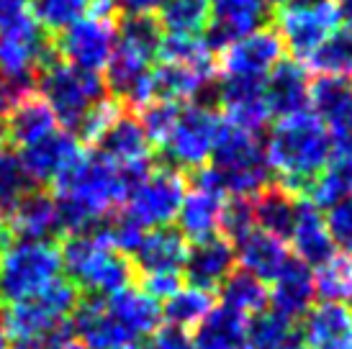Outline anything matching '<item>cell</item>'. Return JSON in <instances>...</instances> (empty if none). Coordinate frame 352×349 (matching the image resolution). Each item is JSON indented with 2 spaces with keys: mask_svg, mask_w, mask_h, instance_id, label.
I'll return each instance as SVG.
<instances>
[{
  "mask_svg": "<svg viewBox=\"0 0 352 349\" xmlns=\"http://www.w3.org/2000/svg\"><path fill=\"white\" fill-rule=\"evenodd\" d=\"M265 157L270 172H278V183L294 195L306 198L311 183L332 162V139L322 118L311 111L278 118L270 128Z\"/></svg>",
  "mask_w": 352,
  "mask_h": 349,
  "instance_id": "obj_1",
  "label": "cell"
},
{
  "mask_svg": "<svg viewBox=\"0 0 352 349\" xmlns=\"http://www.w3.org/2000/svg\"><path fill=\"white\" fill-rule=\"evenodd\" d=\"M80 303V288L59 275L50 288L3 311L6 339L16 349H54L69 341V316Z\"/></svg>",
  "mask_w": 352,
  "mask_h": 349,
  "instance_id": "obj_2",
  "label": "cell"
},
{
  "mask_svg": "<svg viewBox=\"0 0 352 349\" xmlns=\"http://www.w3.org/2000/svg\"><path fill=\"white\" fill-rule=\"evenodd\" d=\"M193 185L216 190L226 198H252L270 183V165L265 146L254 134H247L232 124H221L211 159L193 174Z\"/></svg>",
  "mask_w": 352,
  "mask_h": 349,
  "instance_id": "obj_3",
  "label": "cell"
},
{
  "mask_svg": "<svg viewBox=\"0 0 352 349\" xmlns=\"http://www.w3.org/2000/svg\"><path fill=\"white\" fill-rule=\"evenodd\" d=\"M59 257H62V270L67 272V280H72L88 295L108 298L129 288L137 278L131 260L103 244L96 234L65 236Z\"/></svg>",
  "mask_w": 352,
  "mask_h": 349,
  "instance_id": "obj_4",
  "label": "cell"
},
{
  "mask_svg": "<svg viewBox=\"0 0 352 349\" xmlns=\"http://www.w3.org/2000/svg\"><path fill=\"white\" fill-rule=\"evenodd\" d=\"M36 90V95L52 108L57 124L67 128V134H75V128L90 113V108L108 98L106 80L100 72L78 69L59 57L39 69Z\"/></svg>",
  "mask_w": 352,
  "mask_h": 349,
  "instance_id": "obj_5",
  "label": "cell"
},
{
  "mask_svg": "<svg viewBox=\"0 0 352 349\" xmlns=\"http://www.w3.org/2000/svg\"><path fill=\"white\" fill-rule=\"evenodd\" d=\"M118 21L121 13L113 0H93L82 19L54 36L57 57L78 69L103 72L116 47Z\"/></svg>",
  "mask_w": 352,
  "mask_h": 349,
  "instance_id": "obj_6",
  "label": "cell"
},
{
  "mask_svg": "<svg viewBox=\"0 0 352 349\" xmlns=\"http://www.w3.org/2000/svg\"><path fill=\"white\" fill-rule=\"evenodd\" d=\"M62 275V257L54 242L10 244L0 257V293L3 301L19 303L39 295Z\"/></svg>",
  "mask_w": 352,
  "mask_h": 349,
  "instance_id": "obj_7",
  "label": "cell"
},
{
  "mask_svg": "<svg viewBox=\"0 0 352 349\" xmlns=\"http://www.w3.org/2000/svg\"><path fill=\"white\" fill-rule=\"evenodd\" d=\"M275 34L294 57L309 59L340 26L334 0H285L273 10Z\"/></svg>",
  "mask_w": 352,
  "mask_h": 349,
  "instance_id": "obj_8",
  "label": "cell"
},
{
  "mask_svg": "<svg viewBox=\"0 0 352 349\" xmlns=\"http://www.w3.org/2000/svg\"><path fill=\"white\" fill-rule=\"evenodd\" d=\"M224 124L221 113L208 103H188L180 106L173 131L162 144V152L175 170H204L211 159L219 128Z\"/></svg>",
  "mask_w": 352,
  "mask_h": 349,
  "instance_id": "obj_9",
  "label": "cell"
},
{
  "mask_svg": "<svg viewBox=\"0 0 352 349\" xmlns=\"http://www.w3.org/2000/svg\"><path fill=\"white\" fill-rule=\"evenodd\" d=\"M188 183L190 180L180 170L170 165H157L144 180H139L131 188L126 203H124V211L144 232L160 229V226H170V221L177 216L180 203H183V198L188 193Z\"/></svg>",
  "mask_w": 352,
  "mask_h": 349,
  "instance_id": "obj_10",
  "label": "cell"
},
{
  "mask_svg": "<svg viewBox=\"0 0 352 349\" xmlns=\"http://www.w3.org/2000/svg\"><path fill=\"white\" fill-rule=\"evenodd\" d=\"M283 59V44L275 29H257L247 36H239L226 44L219 57L216 69L221 78H247L265 80V75Z\"/></svg>",
  "mask_w": 352,
  "mask_h": 349,
  "instance_id": "obj_11",
  "label": "cell"
},
{
  "mask_svg": "<svg viewBox=\"0 0 352 349\" xmlns=\"http://www.w3.org/2000/svg\"><path fill=\"white\" fill-rule=\"evenodd\" d=\"M85 155H88V149L80 144L75 136L57 128L54 134L44 136L34 144L21 146L16 157L29 177V183L44 188V185L57 183L59 177L72 165H78Z\"/></svg>",
  "mask_w": 352,
  "mask_h": 349,
  "instance_id": "obj_12",
  "label": "cell"
},
{
  "mask_svg": "<svg viewBox=\"0 0 352 349\" xmlns=\"http://www.w3.org/2000/svg\"><path fill=\"white\" fill-rule=\"evenodd\" d=\"M216 75V57L201 65H177V62H160L157 67L149 69V90L152 100H165V103H201L206 90L214 85Z\"/></svg>",
  "mask_w": 352,
  "mask_h": 349,
  "instance_id": "obj_13",
  "label": "cell"
},
{
  "mask_svg": "<svg viewBox=\"0 0 352 349\" xmlns=\"http://www.w3.org/2000/svg\"><path fill=\"white\" fill-rule=\"evenodd\" d=\"M267 19H273V8L265 0H214L211 26L204 34L206 47L211 52H221L239 36L265 29Z\"/></svg>",
  "mask_w": 352,
  "mask_h": 349,
  "instance_id": "obj_14",
  "label": "cell"
},
{
  "mask_svg": "<svg viewBox=\"0 0 352 349\" xmlns=\"http://www.w3.org/2000/svg\"><path fill=\"white\" fill-rule=\"evenodd\" d=\"M69 326L72 337H78L85 349H129L137 344V339L108 311L103 295L80 298L78 308L69 316Z\"/></svg>",
  "mask_w": 352,
  "mask_h": 349,
  "instance_id": "obj_15",
  "label": "cell"
},
{
  "mask_svg": "<svg viewBox=\"0 0 352 349\" xmlns=\"http://www.w3.org/2000/svg\"><path fill=\"white\" fill-rule=\"evenodd\" d=\"M216 100L224 111L226 124L242 128L247 134H257L270 121V108L265 103L263 80L224 78L216 90Z\"/></svg>",
  "mask_w": 352,
  "mask_h": 349,
  "instance_id": "obj_16",
  "label": "cell"
},
{
  "mask_svg": "<svg viewBox=\"0 0 352 349\" xmlns=\"http://www.w3.org/2000/svg\"><path fill=\"white\" fill-rule=\"evenodd\" d=\"M234 244L229 242L226 236H221V234H214L208 239L188 244V257L186 264H183V275H186L188 285L214 293L234 272Z\"/></svg>",
  "mask_w": 352,
  "mask_h": 349,
  "instance_id": "obj_17",
  "label": "cell"
},
{
  "mask_svg": "<svg viewBox=\"0 0 352 349\" xmlns=\"http://www.w3.org/2000/svg\"><path fill=\"white\" fill-rule=\"evenodd\" d=\"M263 90L270 116L285 118L309 111L311 78H309V69L303 67L298 59H280L265 75Z\"/></svg>",
  "mask_w": 352,
  "mask_h": 349,
  "instance_id": "obj_18",
  "label": "cell"
},
{
  "mask_svg": "<svg viewBox=\"0 0 352 349\" xmlns=\"http://www.w3.org/2000/svg\"><path fill=\"white\" fill-rule=\"evenodd\" d=\"M186 257V236L173 226H160V229H149L142 236V242L129 260L134 264L137 278H147V275H180Z\"/></svg>",
  "mask_w": 352,
  "mask_h": 349,
  "instance_id": "obj_19",
  "label": "cell"
},
{
  "mask_svg": "<svg viewBox=\"0 0 352 349\" xmlns=\"http://www.w3.org/2000/svg\"><path fill=\"white\" fill-rule=\"evenodd\" d=\"M93 149H96V155L106 157L108 162L118 167L155 165V146L144 134L137 113H121L116 124L108 128Z\"/></svg>",
  "mask_w": 352,
  "mask_h": 349,
  "instance_id": "obj_20",
  "label": "cell"
},
{
  "mask_svg": "<svg viewBox=\"0 0 352 349\" xmlns=\"http://www.w3.org/2000/svg\"><path fill=\"white\" fill-rule=\"evenodd\" d=\"M6 223L10 236H19L21 242H52V236L59 234L54 195L44 188H31L8 214Z\"/></svg>",
  "mask_w": 352,
  "mask_h": 349,
  "instance_id": "obj_21",
  "label": "cell"
},
{
  "mask_svg": "<svg viewBox=\"0 0 352 349\" xmlns=\"http://www.w3.org/2000/svg\"><path fill=\"white\" fill-rule=\"evenodd\" d=\"M298 337L306 349H352V308L347 303H322L303 316Z\"/></svg>",
  "mask_w": 352,
  "mask_h": 349,
  "instance_id": "obj_22",
  "label": "cell"
},
{
  "mask_svg": "<svg viewBox=\"0 0 352 349\" xmlns=\"http://www.w3.org/2000/svg\"><path fill=\"white\" fill-rule=\"evenodd\" d=\"M314 298H316V288H314L311 267H306L301 260L291 257V262L280 270V275L270 282L267 303L273 306L275 313H280L291 321H298L311 311Z\"/></svg>",
  "mask_w": 352,
  "mask_h": 349,
  "instance_id": "obj_23",
  "label": "cell"
},
{
  "mask_svg": "<svg viewBox=\"0 0 352 349\" xmlns=\"http://www.w3.org/2000/svg\"><path fill=\"white\" fill-rule=\"evenodd\" d=\"M291 242H294L296 260H301L306 267H322L324 262L337 254L324 223L322 208H316L309 198H298Z\"/></svg>",
  "mask_w": 352,
  "mask_h": 349,
  "instance_id": "obj_24",
  "label": "cell"
},
{
  "mask_svg": "<svg viewBox=\"0 0 352 349\" xmlns=\"http://www.w3.org/2000/svg\"><path fill=\"white\" fill-rule=\"evenodd\" d=\"M234 252L242 270L250 272L260 282H273L280 275V270L291 262V252H288L283 239H278L267 232H260V229H252L242 239H236Z\"/></svg>",
  "mask_w": 352,
  "mask_h": 349,
  "instance_id": "obj_25",
  "label": "cell"
},
{
  "mask_svg": "<svg viewBox=\"0 0 352 349\" xmlns=\"http://www.w3.org/2000/svg\"><path fill=\"white\" fill-rule=\"evenodd\" d=\"M224 195L193 185L188 188L186 198L177 211V232L186 236V242H201L219 234V218H221V208H224Z\"/></svg>",
  "mask_w": 352,
  "mask_h": 349,
  "instance_id": "obj_26",
  "label": "cell"
},
{
  "mask_svg": "<svg viewBox=\"0 0 352 349\" xmlns=\"http://www.w3.org/2000/svg\"><path fill=\"white\" fill-rule=\"evenodd\" d=\"M250 203H252L254 229L273 234V236L283 239V242L291 239L298 195H294L280 183H267L263 190H257L250 198Z\"/></svg>",
  "mask_w": 352,
  "mask_h": 349,
  "instance_id": "obj_27",
  "label": "cell"
},
{
  "mask_svg": "<svg viewBox=\"0 0 352 349\" xmlns=\"http://www.w3.org/2000/svg\"><path fill=\"white\" fill-rule=\"evenodd\" d=\"M106 306H108V311L116 316L118 324H121L137 341L142 339V337L155 334V331L160 329L162 306H160V301L149 298L142 288L129 285L124 291L108 295Z\"/></svg>",
  "mask_w": 352,
  "mask_h": 349,
  "instance_id": "obj_28",
  "label": "cell"
},
{
  "mask_svg": "<svg viewBox=\"0 0 352 349\" xmlns=\"http://www.w3.org/2000/svg\"><path fill=\"white\" fill-rule=\"evenodd\" d=\"M190 339L196 349H247V319L224 306H214Z\"/></svg>",
  "mask_w": 352,
  "mask_h": 349,
  "instance_id": "obj_29",
  "label": "cell"
},
{
  "mask_svg": "<svg viewBox=\"0 0 352 349\" xmlns=\"http://www.w3.org/2000/svg\"><path fill=\"white\" fill-rule=\"evenodd\" d=\"M6 126H8V142H13L21 149V146H29L44 139V136L54 134L57 131V118L36 93H31L29 98H23L19 106L10 111L8 118H6Z\"/></svg>",
  "mask_w": 352,
  "mask_h": 349,
  "instance_id": "obj_30",
  "label": "cell"
},
{
  "mask_svg": "<svg viewBox=\"0 0 352 349\" xmlns=\"http://www.w3.org/2000/svg\"><path fill=\"white\" fill-rule=\"evenodd\" d=\"M155 19L167 36L201 39L211 26V3L208 0H165L157 8Z\"/></svg>",
  "mask_w": 352,
  "mask_h": 349,
  "instance_id": "obj_31",
  "label": "cell"
},
{
  "mask_svg": "<svg viewBox=\"0 0 352 349\" xmlns=\"http://www.w3.org/2000/svg\"><path fill=\"white\" fill-rule=\"evenodd\" d=\"M296 321L285 319L273 308H265L247 319V349H291L298 344Z\"/></svg>",
  "mask_w": 352,
  "mask_h": 349,
  "instance_id": "obj_32",
  "label": "cell"
},
{
  "mask_svg": "<svg viewBox=\"0 0 352 349\" xmlns=\"http://www.w3.org/2000/svg\"><path fill=\"white\" fill-rule=\"evenodd\" d=\"M219 295H221V306L224 308L234 311V313L245 316V319H252L254 313L267 308V288H265V282H260L245 270L232 272L221 282Z\"/></svg>",
  "mask_w": 352,
  "mask_h": 349,
  "instance_id": "obj_33",
  "label": "cell"
},
{
  "mask_svg": "<svg viewBox=\"0 0 352 349\" xmlns=\"http://www.w3.org/2000/svg\"><path fill=\"white\" fill-rule=\"evenodd\" d=\"M211 308H214V293L188 285V288H180L173 298H167L162 306V319L167 326L188 331L196 329Z\"/></svg>",
  "mask_w": 352,
  "mask_h": 349,
  "instance_id": "obj_34",
  "label": "cell"
},
{
  "mask_svg": "<svg viewBox=\"0 0 352 349\" xmlns=\"http://www.w3.org/2000/svg\"><path fill=\"white\" fill-rule=\"evenodd\" d=\"M350 193H352V159L332 157V162L327 165V170L311 183L306 198L316 208H332L334 203H340Z\"/></svg>",
  "mask_w": 352,
  "mask_h": 349,
  "instance_id": "obj_35",
  "label": "cell"
},
{
  "mask_svg": "<svg viewBox=\"0 0 352 349\" xmlns=\"http://www.w3.org/2000/svg\"><path fill=\"white\" fill-rule=\"evenodd\" d=\"M309 67L316 75L352 80V31H334L309 57Z\"/></svg>",
  "mask_w": 352,
  "mask_h": 349,
  "instance_id": "obj_36",
  "label": "cell"
},
{
  "mask_svg": "<svg viewBox=\"0 0 352 349\" xmlns=\"http://www.w3.org/2000/svg\"><path fill=\"white\" fill-rule=\"evenodd\" d=\"M316 295L324 303H347L352 301V257L350 254H334L314 275Z\"/></svg>",
  "mask_w": 352,
  "mask_h": 349,
  "instance_id": "obj_37",
  "label": "cell"
},
{
  "mask_svg": "<svg viewBox=\"0 0 352 349\" xmlns=\"http://www.w3.org/2000/svg\"><path fill=\"white\" fill-rule=\"evenodd\" d=\"M90 3L93 0H34L31 16L47 34L57 36L88 13Z\"/></svg>",
  "mask_w": 352,
  "mask_h": 349,
  "instance_id": "obj_38",
  "label": "cell"
},
{
  "mask_svg": "<svg viewBox=\"0 0 352 349\" xmlns=\"http://www.w3.org/2000/svg\"><path fill=\"white\" fill-rule=\"evenodd\" d=\"M31 188L34 185L29 183L19 157L8 152V149H0V218L3 221L8 218V214Z\"/></svg>",
  "mask_w": 352,
  "mask_h": 349,
  "instance_id": "obj_39",
  "label": "cell"
},
{
  "mask_svg": "<svg viewBox=\"0 0 352 349\" xmlns=\"http://www.w3.org/2000/svg\"><path fill=\"white\" fill-rule=\"evenodd\" d=\"M121 113H124V106H121L118 100H113L111 95L103 98L98 106L90 108V113L80 121V126L75 128V134L72 136H75L85 149H88V146L93 149V146L103 139V134H106L108 128L116 124Z\"/></svg>",
  "mask_w": 352,
  "mask_h": 349,
  "instance_id": "obj_40",
  "label": "cell"
},
{
  "mask_svg": "<svg viewBox=\"0 0 352 349\" xmlns=\"http://www.w3.org/2000/svg\"><path fill=\"white\" fill-rule=\"evenodd\" d=\"M177 111H180V106H175V103L152 100L149 106H144L137 113L139 124H142V128H144V134L149 136L152 146H160V149H162L165 139L170 136V131H173V124H175V118H177Z\"/></svg>",
  "mask_w": 352,
  "mask_h": 349,
  "instance_id": "obj_41",
  "label": "cell"
},
{
  "mask_svg": "<svg viewBox=\"0 0 352 349\" xmlns=\"http://www.w3.org/2000/svg\"><path fill=\"white\" fill-rule=\"evenodd\" d=\"M252 229H254V216H252L250 198H229V201H224L221 218H219V234L234 244L236 239H242Z\"/></svg>",
  "mask_w": 352,
  "mask_h": 349,
  "instance_id": "obj_42",
  "label": "cell"
},
{
  "mask_svg": "<svg viewBox=\"0 0 352 349\" xmlns=\"http://www.w3.org/2000/svg\"><path fill=\"white\" fill-rule=\"evenodd\" d=\"M324 223H327V232L332 236L334 249L352 257V195L342 198L332 208H327Z\"/></svg>",
  "mask_w": 352,
  "mask_h": 349,
  "instance_id": "obj_43",
  "label": "cell"
},
{
  "mask_svg": "<svg viewBox=\"0 0 352 349\" xmlns=\"http://www.w3.org/2000/svg\"><path fill=\"white\" fill-rule=\"evenodd\" d=\"M324 126H327L329 139H332L334 157L352 159V98L324 124Z\"/></svg>",
  "mask_w": 352,
  "mask_h": 349,
  "instance_id": "obj_44",
  "label": "cell"
},
{
  "mask_svg": "<svg viewBox=\"0 0 352 349\" xmlns=\"http://www.w3.org/2000/svg\"><path fill=\"white\" fill-rule=\"evenodd\" d=\"M139 280H142V291L155 301H167L183 288L180 275H147V278H139Z\"/></svg>",
  "mask_w": 352,
  "mask_h": 349,
  "instance_id": "obj_45",
  "label": "cell"
},
{
  "mask_svg": "<svg viewBox=\"0 0 352 349\" xmlns=\"http://www.w3.org/2000/svg\"><path fill=\"white\" fill-rule=\"evenodd\" d=\"M155 349H196L193 339L188 337L186 329H175V326H160L155 331V339H152Z\"/></svg>",
  "mask_w": 352,
  "mask_h": 349,
  "instance_id": "obj_46",
  "label": "cell"
},
{
  "mask_svg": "<svg viewBox=\"0 0 352 349\" xmlns=\"http://www.w3.org/2000/svg\"><path fill=\"white\" fill-rule=\"evenodd\" d=\"M31 3L34 0H0V31L10 29L21 19L31 16Z\"/></svg>",
  "mask_w": 352,
  "mask_h": 349,
  "instance_id": "obj_47",
  "label": "cell"
},
{
  "mask_svg": "<svg viewBox=\"0 0 352 349\" xmlns=\"http://www.w3.org/2000/svg\"><path fill=\"white\" fill-rule=\"evenodd\" d=\"M165 0H113L121 16H155Z\"/></svg>",
  "mask_w": 352,
  "mask_h": 349,
  "instance_id": "obj_48",
  "label": "cell"
},
{
  "mask_svg": "<svg viewBox=\"0 0 352 349\" xmlns=\"http://www.w3.org/2000/svg\"><path fill=\"white\" fill-rule=\"evenodd\" d=\"M337 13H340V23L347 26V31H352V0H334Z\"/></svg>",
  "mask_w": 352,
  "mask_h": 349,
  "instance_id": "obj_49",
  "label": "cell"
},
{
  "mask_svg": "<svg viewBox=\"0 0 352 349\" xmlns=\"http://www.w3.org/2000/svg\"><path fill=\"white\" fill-rule=\"evenodd\" d=\"M10 239H13V236H10V232H8V223L0 218V257H3L6 249L10 247Z\"/></svg>",
  "mask_w": 352,
  "mask_h": 349,
  "instance_id": "obj_50",
  "label": "cell"
},
{
  "mask_svg": "<svg viewBox=\"0 0 352 349\" xmlns=\"http://www.w3.org/2000/svg\"><path fill=\"white\" fill-rule=\"evenodd\" d=\"M8 144V126H6V116H0V149Z\"/></svg>",
  "mask_w": 352,
  "mask_h": 349,
  "instance_id": "obj_51",
  "label": "cell"
},
{
  "mask_svg": "<svg viewBox=\"0 0 352 349\" xmlns=\"http://www.w3.org/2000/svg\"><path fill=\"white\" fill-rule=\"evenodd\" d=\"M54 349H85L80 341H75V339H69V341H65V344H59V347H54Z\"/></svg>",
  "mask_w": 352,
  "mask_h": 349,
  "instance_id": "obj_52",
  "label": "cell"
},
{
  "mask_svg": "<svg viewBox=\"0 0 352 349\" xmlns=\"http://www.w3.org/2000/svg\"><path fill=\"white\" fill-rule=\"evenodd\" d=\"M8 339H6V329H3V316H0V349H6Z\"/></svg>",
  "mask_w": 352,
  "mask_h": 349,
  "instance_id": "obj_53",
  "label": "cell"
},
{
  "mask_svg": "<svg viewBox=\"0 0 352 349\" xmlns=\"http://www.w3.org/2000/svg\"><path fill=\"white\" fill-rule=\"evenodd\" d=\"M129 349H155V347H152V344H139V341H137L134 347H129Z\"/></svg>",
  "mask_w": 352,
  "mask_h": 349,
  "instance_id": "obj_54",
  "label": "cell"
},
{
  "mask_svg": "<svg viewBox=\"0 0 352 349\" xmlns=\"http://www.w3.org/2000/svg\"><path fill=\"white\" fill-rule=\"evenodd\" d=\"M291 349H306V347H298V344H296V347H291Z\"/></svg>",
  "mask_w": 352,
  "mask_h": 349,
  "instance_id": "obj_55",
  "label": "cell"
},
{
  "mask_svg": "<svg viewBox=\"0 0 352 349\" xmlns=\"http://www.w3.org/2000/svg\"><path fill=\"white\" fill-rule=\"evenodd\" d=\"M0 306H3V293H0Z\"/></svg>",
  "mask_w": 352,
  "mask_h": 349,
  "instance_id": "obj_56",
  "label": "cell"
},
{
  "mask_svg": "<svg viewBox=\"0 0 352 349\" xmlns=\"http://www.w3.org/2000/svg\"><path fill=\"white\" fill-rule=\"evenodd\" d=\"M208 3H214V0H208Z\"/></svg>",
  "mask_w": 352,
  "mask_h": 349,
  "instance_id": "obj_57",
  "label": "cell"
}]
</instances>
